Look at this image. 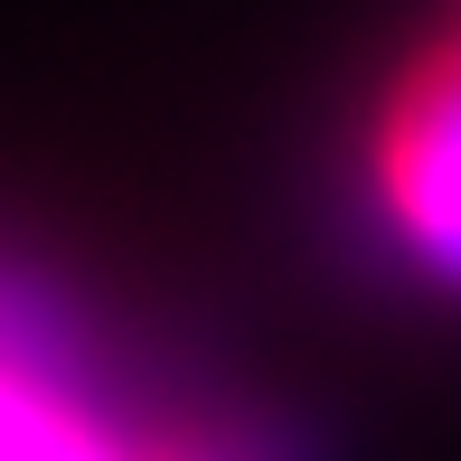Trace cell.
Wrapping results in <instances>:
<instances>
[{"mask_svg": "<svg viewBox=\"0 0 461 461\" xmlns=\"http://www.w3.org/2000/svg\"><path fill=\"white\" fill-rule=\"evenodd\" d=\"M179 405H141L57 292L0 274V461H170Z\"/></svg>", "mask_w": 461, "mask_h": 461, "instance_id": "obj_1", "label": "cell"}, {"mask_svg": "<svg viewBox=\"0 0 461 461\" xmlns=\"http://www.w3.org/2000/svg\"><path fill=\"white\" fill-rule=\"evenodd\" d=\"M367 198L386 245L433 283H461V48L395 76L367 132Z\"/></svg>", "mask_w": 461, "mask_h": 461, "instance_id": "obj_2", "label": "cell"}]
</instances>
